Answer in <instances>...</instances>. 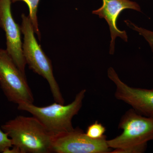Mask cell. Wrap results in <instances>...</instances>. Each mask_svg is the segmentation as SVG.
<instances>
[{
  "mask_svg": "<svg viewBox=\"0 0 153 153\" xmlns=\"http://www.w3.org/2000/svg\"><path fill=\"white\" fill-rule=\"evenodd\" d=\"M1 128L21 153L52 152L54 137L35 117L18 116Z\"/></svg>",
  "mask_w": 153,
  "mask_h": 153,
  "instance_id": "cell-1",
  "label": "cell"
},
{
  "mask_svg": "<svg viewBox=\"0 0 153 153\" xmlns=\"http://www.w3.org/2000/svg\"><path fill=\"white\" fill-rule=\"evenodd\" d=\"M86 89L80 90L70 104L56 102L50 105L38 107L33 103L18 105L19 110L30 113L42 123L54 139L74 131L72 119L82 108Z\"/></svg>",
  "mask_w": 153,
  "mask_h": 153,
  "instance_id": "cell-2",
  "label": "cell"
},
{
  "mask_svg": "<svg viewBox=\"0 0 153 153\" xmlns=\"http://www.w3.org/2000/svg\"><path fill=\"white\" fill-rule=\"evenodd\" d=\"M22 18L21 28L24 36L22 49L26 63L34 72L47 80L55 101L64 104L65 100L53 74L51 60L36 40L33 24L29 16L23 14Z\"/></svg>",
  "mask_w": 153,
  "mask_h": 153,
  "instance_id": "cell-3",
  "label": "cell"
},
{
  "mask_svg": "<svg viewBox=\"0 0 153 153\" xmlns=\"http://www.w3.org/2000/svg\"><path fill=\"white\" fill-rule=\"evenodd\" d=\"M118 128L122 133L107 140L109 147L120 149L128 147L147 148L148 143L153 140V117L146 116L131 108L121 118Z\"/></svg>",
  "mask_w": 153,
  "mask_h": 153,
  "instance_id": "cell-4",
  "label": "cell"
},
{
  "mask_svg": "<svg viewBox=\"0 0 153 153\" xmlns=\"http://www.w3.org/2000/svg\"><path fill=\"white\" fill-rule=\"evenodd\" d=\"M0 86L9 101L18 105L34 102L25 74L19 69L6 50L1 49Z\"/></svg>",
  "mask_w": 153,
  "mask_h": 153,
  "instance_id": "cell-5",
  "label": "cell"
},
{
  "mask_svg": "<svg viewBox=\"0 0 153 153\" xmlns=\"http://www.w3.org/2000/svg\"><path fill=\"white\" fill-rule=\"evenodd\" d=\"M106 136L94 140L79 128L54 139L52 152L57 153H111Z\"/></svg>",
  "mask_w": 153,
  "mask_h": 153,
  "instance_id": "cell-6",
  "label": "cell"
},
{
  "mask_svg": "<svg viewBox=\"0 0 153 153\" xmlns=\"http://www.w3.org/2000/svg\"><path fill=\"white\" fill-rule=\"evenodd\" d=\"M109 79L115 85L114 96L143 115L153 117V88L151 89L129 86L121 80L112 67L108 69Z\"/></svg>",
  "mask_w": 153,
  "mask_h": 153,
  "instance_id": "cell-7",
  "label": "cell"
},
{
  "mask_svg": "<svg viewBox=\"0 0 153 153\" xmlns=\"http://www.w3.org/2000/svg\"><path fill=\"white\" fill-rule=\"evenodd\" d=\"M11 0H0V27L5 33L6 51L22 73L25 74L26 60L23 55L21 28L11 12Z\"/></svg>",
  "mask_w": 153,
  "mask_h": 153,
  "instance_id": "cell-8",
  "label": "cell"
},
{
  "mask_svg": "<svg viewBox=\"0 0 153 153\" xmlns=\"http://www.w3.org/2000/svg\"><path fill=\"white\" fill-rule=\"evenodd\" d=\"M102 4L100 8L92 11V14L104 19L109 26L111 40L109 47V54L113 55L115 52V40L120 37L125 42H128L127 34L126 31L119 30L117 27V20L122 12L130 9L141 12L138 3L131 0H102Z\"/></svg>",
  "mask_w": 153,
  "mask_h": 153,
  "instance_id": "cell-9",
  "label": "cell"
},
{
  "mask_svg": "<svg viewBox=\"0 0 153 153\" xmlns=\"http://www.w3.org/2000/svg\"><path fill=\"white\" fill-rule=\"evenodd\" d=\"M19 1L25 2L27 5L29 10V18L33 24L35 33L38 35V38L40 40L41 35L38 27L37 17V11L40 0H11L12 3H15Z\"/></svg>",
  "mask_w": 153,
  "mask_h": 153,
  "instance_id": "cell-10",
  "label": "cell"
},
{
  "mask_svg": "<svg viewBox=\"0 0 153 153\" xmlns=\"http://www.w3.org/2000/svg\"><path fill=\"white\" fill-rule=\"evenodd\" d=\"M124 22L129 28L137 32L146 41L150 47L153 53V30H148L142 27H140L130 20H125Z\"/></svg>",
  "mask_w": 153,
  "mask_h": 153,
  "instance_id": "cell-11",
  "label": "cell"
},
{
  "mask_svg": "<svg viewBox=\"0 0 153 153\" xmlns=\"http://www.w3.org/2000/svg\"><path fill=\"white\" fill-rule=\"evenodd\" d=\"M105 127L96 121L88 127L85 134L90 138L98 140L106 136L105 135Z\"/></svg>",
  "mask_w": 153,
  "mask_h": 153,
  "instance_id": "cell-12",
  "label": "cell"
},
{
  "mask_svg": "<svg viewBox=\"0 0 153 153\" xmlns=\"http://www.w3.org/2000/svg\"><path fill=\"white\" fill-rule=\"evenodd\" d=\"M13 146L10 139L2 130L0 129V153L4 152Z\"/></svg>",
  "mask_w": 153,
  "mask_h": 153,
  "instance_id": "cell-13",
  "label": "cell"
}]
</instances>
